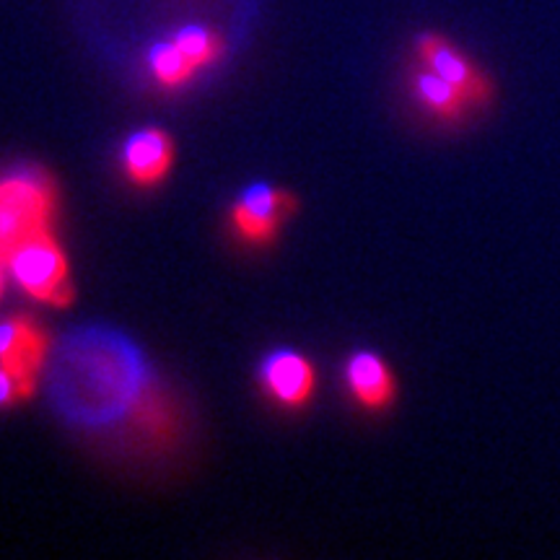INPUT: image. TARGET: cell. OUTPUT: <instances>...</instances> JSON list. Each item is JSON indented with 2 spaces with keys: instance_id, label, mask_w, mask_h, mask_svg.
Here are the masks:
<instances>
[{
  "instance_id": "cell-6",
  "label": "cell",
  "mask_w": 560,
  "mask_h": 560,
  "mask_svg": "<svg viewBox=\"0 0 560 560\" xmlns=\"http://www.w3.org/2000/svg\"><path fill=\"white\" fill-rule=\"evenodd\" d=\"M50 359V335L32 317H9L0 322V363L37 380Z\"/></svg>"
},
{
  "instance_id": "cell-4",
  "label": "cell",
  "mask_w": 560,
  "mask_h": 560,
  "mask_svg": "<svg viewBox=\"0 0 560 560\" xmlns=\"http://www.w3.org/2000/svg\"><path fill=\"white\" fill-rule=\"evenodd\" d=\"M416 50L420 66L431 68L441 79L457 86L470 100L472 107H486V104L493 102L495 86L490 75L478 62L467 58L450 37L439 32H420L416 37Z\"/></svg>"
},
{
  "instance_id": "cell-12",
  "label": "cell",
  "mask_w": 560,
  "mask_h": 560,
  "mask_svg": "<svg viewBox=\"0 0 560 560\" xmlns=\"http://www.w3.org/2000/svg\"><path fill=\"white\" fill-rule=\"evenodd\" d=\"M172 39L177 42L182 52L190 58L195 68H206L210 62H215L223 52V42L219 34L202 24H185L172 34Z\"/></svg>"
},
{
  "instance_id": "cell-5",
  "label": "cell",
  "mask_w": 560,
  "mask_h": 560,
  "mask_svg": "<svg viewBox=\"0 0 560 560\" xmlns=\"http://www.w3.org/2000/svg\"><path fill=\"white\" fill-rule=\"evenodd\" d=\"M293 210H296V198L291 192L257 182L240 195L231 210V219L244 240L252 244H268L276 240L278 229Z\"/></svg>"
},
{
  "instance_id": "cell-13",
  "label": "cell",
  "mask_w": 560,
  "mask_h": 560,
  "mask_svg": "<svg viewBox=\"0 0 560 560\" xmlns=\"http://www.w3.org/2000/svg\"><path fill=\"white\" fill-rule=\"evenodd\" d=\"M34 392H37L34 376H24L0 363V408H11V405L30 400Z\"/></svg>"
},
{
  "instance_id": "cell-7",
  "label": "cell",
  "mask_w": 560,
  "mask_h": 560,
  "mask_svg": "<svg viewBox=\"0 0 560 560\" xmlns=\"http://www.w3.org/2000/svg\"><path fill=\"white\" fill-rule=\"evenodd\" d=\"M260 380L272 400L285 408H299L312 397L317 376H314L312 363L296 350H276L262 361Z\"/></svg>"
},
{
  "instance_id": "cell-1",
  "label": "cell",
  "mask_w": 560,
  "mask_h": 560,
  "mask_svg": "<svg viewBox=\"0 0 560 560\" xmlns=\"http://www.w3.org/2000/svg\"><path fill=\"white\" fill-rule=\"evenodd\" d=\"M50 395L79 429L130 433L145 446H170L177 436V410L149 361L128 338L102 327L58 342Z\"/></svg>"
},
{
  "instance_id": "cell-9",
  "label": "cell",
  "mask_w": 560,
  "mask_h": 560,
  "mask_svg": "<svg viewBox=\"0 0 560 560\" xmlns=\"http://www.w3.org/2000/svg\"><path fill=\"white\" fill-rule=\"evenodd\" d=\"M346 380L355 400L369 410L389 408L392 400L397 397L395 374H392L387 361L382 355L371 353V350H361V353L350 355Z\"/></svg>"
},
{
  "instance_id": "cell-3",
  "label": "cell",
  "mask_w": 560,
  "mask_h": 560,
  "mask_svg": "<svg viewBox=\"0 0 560 560\" xmlns=\"http://www.w3.org/2000/svg\"><path fill=\"white\" fill-rule=\"evenodd\" d=\"M5 268L26 296L52 306H68L75 291L70 285L68 257L52 231H42L5 257Z\"/></svg>"
},
{
  "instance_id": "cell-14",
  "label": "cell",
  "mask_w": 560,
  "mask_h": 560,
  "mask_svg": "<svg viewBox=\"0 0 560 560\" xmlns=\"http://www.w3.org/2000/svg\"><path fill=\"white\" fill-rule=\"evenodd\" d=\"M5 272H9V268H5V260L0 257V293L5 289Z\"/></svg>"
},
{
  "instance_id": "cell-2",
  "label": "cell",
  "mask_w": 560,
  "mask_h": 560,
  "mask_svg": "<svg viewBox=\"0 0 560 560\" xmlns=\"http://www.w3.org/2000/svg\"><path fill=\"white\" fill-rule=\"evenodd\" d=\"M58 190L50 174L21 170L0 179V257H9L19 244L50 231Z\"/></svg>"
},
{
  "instance_id": "cell-11",
  "label": "cell",
  "mask_w": 560,
  "mask_h": 560,
  "mask_svg": "<svg viewBox=\"0 0 560 560\" xmlns=\"http://www.w3.org/2000/svg\"><path fill=\"white\" fill-rule=\"evenodd\" d=\"M149 68L161 86L177 89L182 83H187L195 75V68L190 58L179 50L177 42L164 39L149 50Z\"/></svg>"
},
{
  "instance_id": "cell-8",
  "label": "cell",
  "mask_w": 560,
  "mask_h": 560,
  "mask_svg": "<svg viewBox=\"0 0 560 560\" xmlns=\"http://www.w3.org/2000/svg\"><path fill=\"white\" fill-rule=\"evenodd\" d=\"M174 143L164 130L145 128L132 132L122 145V164L136 185H159L172 170Z\"/></svg>"
},
{
  "instance_id": "cell-10",
  "label": "cell",
  "mask_w": 560,
  "mask_h": 560,
  "mask_svg": "<svg viewBox=\"0 0 560 560\" xmlns=\"http://www.w3.org/2000/svg\"><path fill=\"white\" fill-rule=\"evenodd\" d=\"M412 94L416 100L431 112L433 117L444 122H462L465 120L467 109H472L470 100L457 86H452L450 81L441 79L439 73H433L431 68H418L412 73Z\"/></svg>"
}]
</instances>
